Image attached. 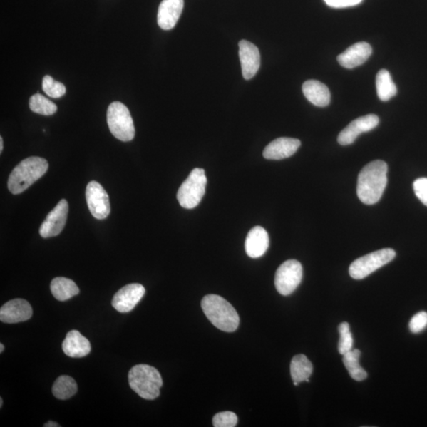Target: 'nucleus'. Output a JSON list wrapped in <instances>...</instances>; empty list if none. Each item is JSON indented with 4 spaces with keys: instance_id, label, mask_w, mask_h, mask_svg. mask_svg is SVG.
<instances>
[{
    "instance_id": "obj_1",
    "label": "nucleus",
    "mask_w": 427,
    "mask_h": 427,
    "mask_svg": "<svg viewBox=\"0 0 427 427\" xmlns=\"http://www.w3.org/2000/svg\"><path fill=\"white\" fill-rule=\"evenodd\" d=\"M388 165L381 160L367 164L359 173L357 185L359 199L366 205L378 202L387 185Z\"/></svg>"
},
{
    "instance_id": "obj_2",
    "label": "nucleus",
    "mask_w": 427,
    "mask_h": 427,
    "mask_svg": "<svg viewBox=\"0 0 427 427\" xmlns=\"http://www.w3.org/2000/svg\"><path fill=\"white\" fill-rule=\"evenodd\" d=\"M201 307L207 319L217 329L226 332H233L238 328L240 318L236 309L221 296H205L202 300Z\"/></svg>"
},
{
    "instance_id": "obj_3",
    "label": "nucleus",
    "mask_w": 427,
    "mask_h": 427,
    "mask_svg": "<svg viewBox=\"0 0 427 427\" xmlns=\"http://www.w3.org/2000/svg\"><path fill=\"white\" fill-rule=\"evenodd\" d=\"M48 169L46 159L30 157L21 161L11 172L9 179V190L14 195H19L46 175Z\"/></svg>"
},
{
    "instance_id": "obj_4",
    "label": "nucleus",
    "mask_w": 427,
    "mask_h": 427,
    "mask_svg": "<svg viewBox=\"0 0 427 427\" xmlns=\"http://www.w3.org/2000/svg\"><path fill=\"white\" fill-rule=\"evenodd\" d=\"M128 383L135 393L144 400H155L160 395L163 381L156 368L146 364L136 365L128 373Z\"/></svg>"
},
{
    "instance_id": "obj_5",
    "label": "nucleus",
    "mask_w": 427,
    "mask_h": 427,
    "mask_svg": "<svg viewBox=\"0 0 427 427\" xmlns=\"http://www.w3.org/2000/svg\"><path fill=\"white\" fill-rule=\"evenodd\" d=\"M207 184L205 170H192L178 192L177 198L180 205L186 209L197 207L204 197Z\"/></svg>"
},
{
    "instance_id": "obj_6",
    "label": "nucleus",
    "mask_w": 427,
    "mask_h": 427,
    "mask_svg": "<svg viewBox=\"0 0 427 427\" xmlns=\"http://www.w3.org/2000/svg\"><path fill=\"white\" fill-rule=\"evenodd\" d=\"M107 123L111 133L123 142L134 139V122L128 108L120 101H114L108 108Z\"/></svg>"
},
{
    "instance_id": "obj_7",
    "label": "nucleus",
    "mask_w": 427,
    "mask_h": 427,
    "mask_svg": "<svg viewBox=\"0 0 427 427\" xmlns=\"http://www.w3.org/2000/svg\"><path fill=\"white\" fill-rule=\"evenodd\" d=\"M396 257V252L392 249H383L361 257L351 264L349 274L354 279H363L371 274L386 265Z\"/></svg>"
},
{
    "instance_id": "obj_8",
    "label": "nucleus",
    "mask_w": 427,
    "mask_h": 427,
    "mask_svg": "<svg viewBox=\"0 0 427 427\" xmlns=\"http://www.w3.org/2000/svg\"><path fill=\"white\" fill-rule=\"evenodd\" d=\"M302 276L301 263L296 259L287 260L279 266L274 277L277 292L284 296L292 294L301 284Z\"/></svg>"
},
{
    "instance_id": "obj_9",
    "label": "nucleus",
    "mask_w": 427,
    "mask_h": 427,
    "mask_svg": "<svg viewBox=\"0 0 427 427\" xmlns=\"http://www.w3.org/2000/svg\"><path fill=\"white\" fill-rule=\"evenodd\" d=\"M86 198L90 212L96 219L103 220L110 215V198L103 187L98 182L93 180L88 185Z\"/></svg>"
},
{
    "instance_id": "obj_10",
    "label": "nucleus",
    "mask_w": 427,
    "mask_h": 427,
    "mask_svg": "<svg viewBox=\"0 0 427 427\" xmlns=\"http://www.w3.org/2000/svg\"><path fill=\"white\" fill-rule=\"evenodd\" d=\"M379 121L378 115L374 114H369L353 120L339 134L338 143L343 146L353 143L359 135L370 132L377 127Z\"/></svg>"
},
{
    "instance_id": "obj_11",
    "label": "nucleus",
    "mask_w": 427,
    "mask_h": 427,
    "mask_svg": "<svg viewBox=\"0 0 427 427\" xmlns=\"http://www.w3.org/2000/svg\"><path fill=\"white\" fill-rule=\"evenodd\" d=\"M68 213V201L61 200L41 224L40 235L42 237L48 238L60 235L67 222Z\"/></svg>"
},
{
    "instance_id": "obj_12",
    "label": "nucleus",
    "mask_w": 427,
    "mask_h": 427,
    "mask_svg": "<svg viewBox=\"0 0 427 427\" xmlns=\"http://www.w3.org/2000/svg\"><path fill=\"white\" fill-rule=\"evenodd\" d=\"M144 294L145 288L143 285L128 284L115 294L112 305L120 313H128L136 307Z\"/></svg>"
},
{
    "instance_id": "obj_13",
    "label": "nucleus",
    "mask_w": 427,
    "mask_h": 427,
    "mask_svg": "<svg viewBox=\"0 0 427 427\" xmlns=\"http://www.w3.org/2000/svg\"><path fill=\"white\" fill-rule=\"evenodd\" d=\"M33 315L31 304L21 299L7 302L0 309V320L6 324H17L30 320Z\"/></svg>"
},
{
    "instance_id": "obj_14",
    "label": "nucleus",
    "mask_w": 427,
    "mask_h": 427,
    "mask_svg": "<svg viewBox=\"0 0 427 427\" xmlns=\"http://www.w3.org/2000/svg\"><path fill=\"white\" fill-rule=\"evenodd\" d=\"M239 56H240L242 76L246 81H249L256 76L260 66L259 49L252 43L242 40L239 42Z\"/></svg>"
},
{
    "instance_id": "obj_15",
    "label": "nucleus",
    "mask_w": 427,
    "mask_h": 427,
    "mask_svg": "<svg viewBox=\"0 0 427 427\" xmlns=\"http://www.w3.org/2000/svg\"><path fill=\"white\" fill-rule=\"evenodd\" d=\"M372 52L370 44L364 41L358 42L339 54L337 61L344 68L353 69L364 64L371 57Z\"/></svg>"
},
{
    "instance_id": "obj_16",
    "label": "nucleus",
    "mask_w": 427,
    "mask_h": 427,
    "mask_svg": "<svg viewBox=\"0 0 427 427\" xmlns=\"http://www.w3.org/2000/svg\"><path fill=\"white\" fill-rule=\"evenodd\" d=\"M184 9V0H163L158 7V24L163 30L175 27Z\"/></svg>"
},
{
    "instance_id": "obj_17",
    "label": "nucleus",
    "mask_w": 427,
    "mask_h": 427,
    "mask_svg": "<svg viewBox=\"0 0 427 427\" xmlns=\"http://www.w3.org/2000/svg\"><path fill=\"white\" fill-rule=\"evenodd\" d=\"M301 146V141L287 137H281L271 142L265 148L263 155L269 160H282L296 153Z\"/></svg>"
},
{
    "instance_id": "obj_18",
    "label": "nucleus",
    "mask_w": 427,
    "mask_h": 427,
    "mask_svg": "<svg viewBox=\"0 0 427 427\" xmlns=\"http://www.w3.org/2000/svg\"><path fill=\"white\" fill-rule=\"evenodd\" d=\"M245 252L253 259L262 257L269 247V236L266 230L257 226L253 227L246 237Z\"/></svg>"
},
{
    "instance_id": "obj_19",
    "label": "nucleus",
    "mask_w": 427,
    "mask_h": 427,
    "mask_svg": "<svg viewBox=\"0 0 427 427\" xmlns=\"http://www.w3.org/2000/svg\"><path fill=\"white\" fill-rule=\"evenodd\" d=\"M62 349L66 356L71 358H83L90 354L91 345L88 339L76 330L69 331L63 340Z\"/></svg>"
},
{
    "instance_id": "obj_20",
    "label": "nucleus",
    "mask_w": 427,
    "mask_h": 427,
    "mask_svg": "<svg viewBox=\"0 0 427 427\" xmlns=\"http://www.w3.org/2000/svg\"><path fill=\"white\" fill-rule=\"evenodd\" d=\"M304 96L313 105L318 107L328 106L331 93L327 86L317 81H308L302 86Z\"/></svg>"
},
{
    "instance_id": "obj_21",
    "label": "nucleus",
    "mask_w": 427,
    "mask_h": 427,
    "mask_svg": "<svg viewBox=\"0 0 427 427\" xmlns=\"http://www.w3.org/2000/svg\"><path fill=\"white\" fill-rule=\"evenodd\" d=\"M50 289L54 298L61 302L67 301L79 294V289L75 282L64 277L53 279Z\"/></svg>"
},
{
    "instance_id": "obj_22",
    "label": "nucleus",
    "mask_w": 427,
    "mask_h": 427,
    "mask_svg": "<svg viewBox=\"0 0 427 427\" xmlns=\"http://www.w3.org/2000/svg\"><path fill=\"white\" fill-rule=\"evenodd\" d=\"M313 370V365L305 354H298L292 359L291 374L294 382L299 384L302 381L309 382Z\"/></svg>"
},
{
    "instance_id": "obj_23",
    "label": "nucleus",
    "mask_w": 427,
    "mask_h": 427,
    "mask_svg": "<svg viewBox=\"0 0 427 427\" xmlns=\"http://www.w3.org/2000/svg\"><path fill=\"white\" fill-rule=\"evenodd\" d=\"M376 88L380 100L387 101L396 96L397 88L389 72L381 70L376 77Z\"/></svg>"
},
{
    "instance_id": "obj_24",
    "label": "nucleus",
    "mask_w": 427,
    "mask_h": 427,
    "mask_svg": "<svg viewBox=\"0 0 427 427\" xmlns=\"http://www.w3.org/2000/svg\"><path fill=\"white\" fill-rule=\"evenodd\" d=\"M344 364L349 372L351 377L357 381H361L367 378V373L359 364L361 351L352 349L343 356Z\"/></svg>"
},
{
    "instance_id": "obj_25",
    "label": "nucleus",
    "mask_w": 427,
    "mask_h": 427,
    "mask_svg": "<svg viewBox=\"0 0 427 427\" xmlns=\"http://www.w3.org/2000/svg\"><path fill=\"white\" fill-rule=\"evenodd\" d=\"M78 386L76 381L67 375L61 376L53 384V394L57 399L65 401L76 395Z\"/></svg>"
},
{
    "instance_id": "obj_26",
    "label": "nucleus",
    "mask_w": 427,
    "mask_h": 427,
    "mask_svg": "<svg viewBox=\"0 0 427 427\" xmlns=\"http://www.w3.org/2000/svg\"><path fill=\"white\" fill-rule=\"evenodd\" d=\"M29 105L31 111L43 115H52L57 111L56 105L40 93L33 96Z\"/></svg>"
},
{
    "instance_id": "obj_27",
    "label": "nucleus",
    "mask_w": 427,
    "mask_h": 427,
    "mask_svg": "<svg viewBox=\"0 0 427 427\" xmlns=\"http://www.w3.org/2000/svg\"><path fill=\"white\" fill-rule=\"evenodd\" d=\"M338 330L339 333L338 351L340 354L344 356V354L353 349L354 340L349 323L343 322L340 324Z\"/></svg>"
},
{
    "instance_id": "obj_28",
    "label": "nucleus",
    "mask_w": 427,
    "mask_h": 427,
    "mask_svg": "<svg viewBox=\"0 0 427 427\" xmlns=\"http://www.w3.org/2000/svg\"><path fill=\"white\" fill-rule=\"evenodd\" d=\"M42 89L48 96L53 98H60L66 93L65 86L50 76L43 78Z\"/></svg>"
},
{
    "instance_id": "obj_29",
    "label": "nucleus",
    "mask_w": 427,
    "mask_h": 427,
    "mask_svg": "<svg viewBox=\"0 0 427 427\" xmlns=\"http://www.w3.org/2000/svg\"><path fill=\"white\" fill-rule=\"evenodd\" d=\"M238 418L232 411H222L216 414L213 418L215 427H235L237 426Z\"/></svg>"
},
{
    "instance_id": "obj_30",
    "label": "nucleus",
    "mask_w": 427,
    "mask_h": 427,
    "mask_svg": "<svg viewBox=\"0 0 427 427\" xmlns=\"http://www.w3.org/2000/svg\"><path fill=\"white\" fill-rule=\"evenodd\" d=\"M427 327V313L425 311L419 312L411 318L409 323V329L412 333L423 331Z\"/></svg>"
},
{
    "instance_id": "obj_31",
    "label": "nucleus",
    "mask_w": 427,
    "mask_h": 427,
    "mask_svg": "<svg viewBox=\"0 0 427 427\" xmlns=\"http://www.w3.org/2000/svg\"><path fill=\"white\" fill-rule=\"evenodd\" d=\"M413 189L416 197L427 207V178H421L415 180Z\"/></svg>"
},
{
    "instance_id": "obj_32",
    "label": "nucleus",
    "mask_w": 427,
    "mask_h": 427,
    "mask_svg": "<svg viewBox=\"0 0 427 427\" xmlns=\"http://www.w3.org/2000/svg\"><path fill=\"white\" fill-rule=\"evenodd\" d=\"M332 9H346L360 4L364 0H324Z\"/></svg>"
},
{
    "instance_id": "obj_33",
    "label": "nucleus",
    "mask_w": 427,
    "mask_h": 427,
    "mask_svg": "<svg viewBox=\"0 0 427 427\" xmlns=\"http://www.w3.org/2000/svg\"><path fill=\"white\" fill-rule=\"evenodd\" d=\"M45 427H60L61 425L55 423L53 421H48L47 423L44 425Z\"/></svg>"
},
{
    "instance_id": "obj_34",
    "label": "nucleus",
    "mask_w": 427,
    "mask_h": 427,
    "mask_svg": "<svg viewBox=\"0 0 427 427\" xmlns=\"http://www.w3.org/2000/svg\"><path fill=\"white\" fill-rule=\"evenodd\" d=\"M3 150H4V140H3L2 137H0V152H1V153H2Z\"/></svg>"
},
{
    "instance_id": "obj_35",
    "label": "nucleus",
    "mask_w": 427,
    "mask_h": 427,
    "mask_svg": "<svg viewBox=\"0 0 427 427\" xmlns=\"http://www.w3.org/2000/svg\"><path fill=\"white\" fill-rule=\"evenodd\" d=\"M4 351V346L3 344H0V352H3Z\"/></svg>"
},
{
    "instance_id": "obj_36",
    "label": "nucleus",
    "mask_w": 427,
    "mask_h": 427,
    "mask_svg": "<svg viewBox=\"0 0 427 427\" xmlns=\"http://www.w3.org/2000/svg\"><path fill=\"white\" fill-rule=\"evenodd\" d=\"M3 406V399L2 398H0V408H2Z\"/></svg>"
}]
</instances>
